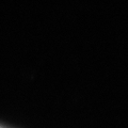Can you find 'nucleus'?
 I'll return each instance as SVG.
<instances>
[{
    "instance_id": "1",
    "label": "nucleus",
    "mask_w": 128,
    "mask_h": 128,
    "mask_svg": "<svg viewBox=\"0 0 128 128\" xmlns=\"http://www.w3.org/2000/svg\"><path fill=\"white\" fill-rule=\"evenodd\" d=\"M0 128H2V127H0Z\"/></svg>"
}]
</instances>
